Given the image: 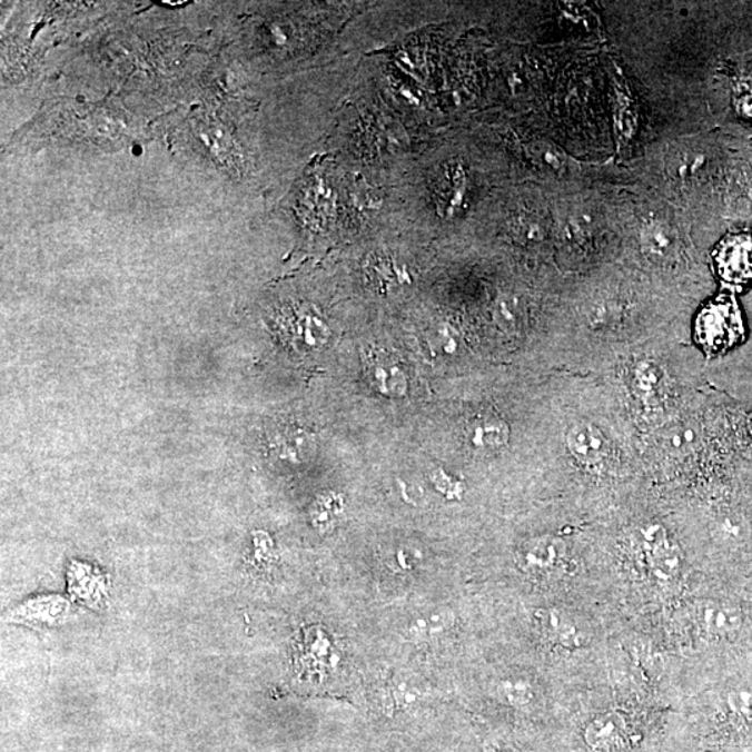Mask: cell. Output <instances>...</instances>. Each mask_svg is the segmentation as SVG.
<instances>
[{
	"mask_svg": "<svg viewBox=\"0 0 752 752\" xmlns=\"http://www.w3.org/2000/svg\"><path fill=\"white\" fill-rule=\"evenodd\" d=\"M695 336L708 353L726 352L744 339L743 317L738 303L728 296L718 297L701 309Z\"/></svg>",
	"mask_w": 752,
	"mask_h": 752,
	"instance_id": "cell-1",
	"label": "cell"
},
{
	"mask_svg": "<svg viewBox=\"0 0 752 752\" xmlns=\"http://www.w3.org/2000/svg\"><path fill=\"white\" fill-rule=\"evenodd\" d=\"M640 546L646 567L657 583L671 584L680 577L683 571V553L669 538L665 528L652 524L641 530Z\"/></svg>",
	"mask_w": 752,
	"mask_h": 752,
	"instance_id": "cell-2",
	"label": "cell"
},
{
	"mask_svg": "<svg viewBox=\"0 0 752 752\" xmlns=\"http://www.w3.org/2000/svg\"><path fill=\"white\" fill-rule=\"evenodd\" d=\"M694 617L701 634L715 643L734 641L745 624L744 611L728 600L701 601L695 607Z\"/></svg>",
	"mask_w": 752,
	"mask_h": 752,
	"instance_id": "cell-3",
	"label": "cell"
},
{
	"mask_svg": "<svg viewBox=\"0 0 752 752\" xmlns=\"http://www.w3.org/2000/svg\"><path fill=\"white\" fill-rule=\"evenodd\" d=\"M713 263L724 284L734 287L752 285V236L738 234L726 237L716 247Z\"/></svg>",
	"mask_w": 752,
	"mask_h": 752,
	"instance_id": "cell-4",
	"label": "cell"
},
{
	"mask_svg": "<svg viewBox=\"0 0 752 752\" xmlns=\"http://www.w3.org/2000/svg\"><path fill=\"white\" fill-rule=\"evenodd\" d=\"M365 374L369 384L380 395L405 396L407 392V374L399 356L388 348L374 346L365 352Z\"/></svg>",
	"mask_w": 752,
	"mask_h": 752,
	"instance_id": "cell-5",
	"label": "cell"
},
{
	"mask_svg": "<svg viewBox=\"0 0 752 752\" xmlns=\"http://www.w3.org/2000/svg\"><path fill=\"white\" fill-rule=\"evenodd\" d=\"M583 739L591 752H623L630 743L626 719L613 711L598 713L585 723Z\"/></svg>",
	"mask_w": 752,
	"mask_h": 752,
	"instance_id": "cell-6",
	"label": "cell"
},
{
	"mask_svg": "<svg viewBox=\"0 0 752 752\" xmlns=\"http://www.w3.org/2000/svg\"><path fill=\"white\" fill-rule=\"evenodd\" d=\"M567 545L555 536H540L520 547L517 561L531 574H553L567 563Z\"/></svg>",
	"mask_w": 752,
	"mask_h": 752,
	"instance_id": "cell-7",
	"label": "cell"
},
{
	"mask_svg": "<svg viewBox=\"0 0 752 752\" xmlns=\"http://www.w3.org/2000/svg\"><path fill=\"white\" fill-rule=\"evenodd\" d=\"M508 427L501 417L483 412L467 419L464 427V444L474 455H491L505 447L508 441Z\"/></svg>",
	"mask_w": 752,
	"mask_h": 752,
	"instance_id": "cell-8",
	"label": "cell"
},
{
	"mask_svg": "<svg viewBox=\"0 0 752 752\" xmlns=\"http://www.w3.org/2000/svg\"><path fill=\"white\" fill-rule=\"evenodd\" d=\"M542 632L553 644L564 650H580L588 644L587 626L571 612L563 610H545L538 615Z\"/></svg>",
	"mask_w": 752,
	"mask_h": 752,
	"instance_id": "cell-9",
	"label": "cell"
},
{
	"mask_svg": "<svg viewBox=\"0 0 752 752\" xmlns=\"http://www.w3.org/2000/svg\"><path fill=\"white\" fill-rule=\"evenodd\" d=\"M567 449L577 462L596 464L604 461L607 439L601 429L591 424H577L568 431Z\"/></svg>",
	"mask_w": 752,
	"mask_h": 752,
	"instance_id": "cell-10",
	"label": "cell"
},
{
	"mask_svg": "<svg viewBox=\"0 0 752 752\" xmlns=\"http://www.w3.org/2000/svg\"><path fill=\"white\" fill-rule=\"evenodd\" d=\"M276 433L270 436V447L276 456L286 458V461L298 462L301 456H307L314 446L313 435L306 429L290 427L285 425L275 429Z\"/></svg>",
	"mask_w": 752,
	"mask_h": 752,
	"instance_id": "cell-11",
	"label": "cell"
},
{
	"mask_svg": "<svg viewBox=\"0 0 752 752\" xmlns=\"http://www.w3.org/2000/svg\"><path fill=\"white\" fill-rule=\"evenodd\" d=\"M641 243L646 256L654 258L655 261H666L676 251L677 245L674 231L660 219H652L645 224L641 231Z\"/></svg>",
	"mask_w": 752,
	"mask_h": 752,
	"instance_id": "cell-12",
	"label": "cell"
},
{
	"mask_svg": "<svg viewBox=\"0 0 752 752\" xmlns=\"http://www.w3.org/2000/svg\"><path fill=\"white\" fill-rule=\"evenodd\" d=\"M662 384V374L660 368L654 363H641L635 368L634 386L635 392L641 396V399L650 402L655 399L657 392H660Z\"/></svg>",
	"mask_w": 752,
	"mask_h": 752,
	"instance_id": "cell-13",
	"label": "cell"
},
{
	"mask_svg": "<svg viewBox=\"0 0 752 752\" xmlns=\"http://www.w3.org/2000/svg\"><path fill=\"white\" fill-rule=\"evenodd\" d=\"M726 705L734 719L752 723V687H739L730 691L726 696Z\"/></svg>",
	"mask_w": 752,
	"mask_h": 752,
	"instance_id": "cell-14",
	"label": "cell"
},
{
	"mask_svg": "<svg viewBox=\"0 0 752 752\" xmlns=\"http://www.w3.org/2000/svg\"><path fill=\"white\" fill-rule=\"evenodd\" d=\"M342 507V502L339 497L336 496L330 495L318 501L317 505L314 507L315 524H317L318 527H329V525L335 522V518L339 516Z\"/></svg>",
	"mask_w": 752,
	"mask_h": 752,
	"instance_id": "cell-15",
	"label": "cell"
},
{
	"mask_svg": "<svg viewBox=\"0 0 752 752\" xmlns=\"http://www.w3.org/2000/svg\"><path fill=\"white\" fill-rule=\"evenodd\" d=\"M389 259L385 258H375L374 263H370V273H373L374 281L380 287H388L386 285L399 284L402 276L399 270L392 273Z\"/></svg>",
	"mask_w": 752,
	"mask_h": 752,
	"instance_id": "cell-16",
	"label": "cell"
},
{
	"mask_svg": "<svg viewBox=\"0 0 752 752\" xmlns=\"http://www.w3.org/2000/svg\"><path fill=\"white\" fill-rule=\"evenodd\" d=\"M502 691L508 701L518 705L527 704L534 696L533 687L525 682H507L503 684Z\"/></svg>",
	"mask_w": 752,
	"mask_h": 752,
	"instance_id": "cell-17",
	"label": "cell"
},
{
	"mask_svg": "<svg viewBox=\"0 0 752 752\" xmlns=\"http://www.w3.org/2000/svg\"><path fill=\"white\" fill-rule=\"evenodd\" d=\"M517 234L524 240L538 241L544 239L545 228L533 217L520 218L517 222Z\"/></svg>",
	"mask_w": 752,
	"mask_h": 752,
	"instance_id": "cell-18",
	"label": "cell"
},
{
	"mask_svg": "<svg viewBox=\"0 0 752 752\" xmlns=\"http://www.w3.org/2000/svg\"><path fill=\"white\" fill-rule=\"evenodd\" d=\"M534 151L538 155L541 162L547 166V168L556 170L562 168L563 159L556 148L547 146V144H540V146L535 147Z\"/></svg>",
	"mask_w": 752,
	"mask_h": 752,
	"instance_id": "cell-19",
	"label": "cell"
}]
</instances>
